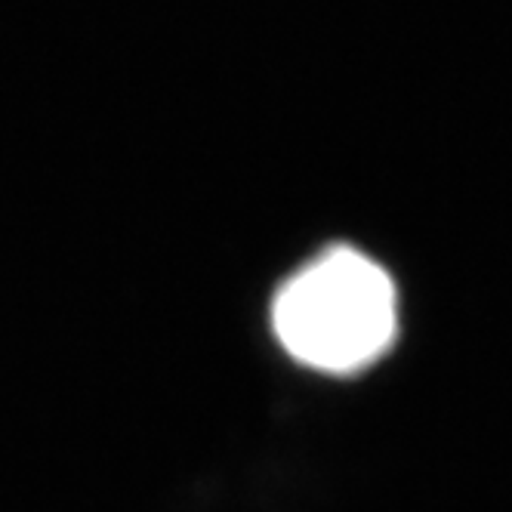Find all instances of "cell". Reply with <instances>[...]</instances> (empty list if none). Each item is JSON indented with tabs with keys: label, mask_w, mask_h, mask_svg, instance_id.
<instances>
[{
	"label": "cell",
	"mask_w": 512,
	"mask_h": 512,
	"mask_svg": "<svg viewBox=\"0 0 512 512\" xmlns=\"http://www.w3.org/2000/svg\"><path fill=\"white\" fill-rule=\"evenodd\" d=\"M272 324L281 346L309 368L361 371L395 340V284L364 253L327 250L278 290Z\"/></svg>",
	"instance_id": "1"
}]
</instances>
